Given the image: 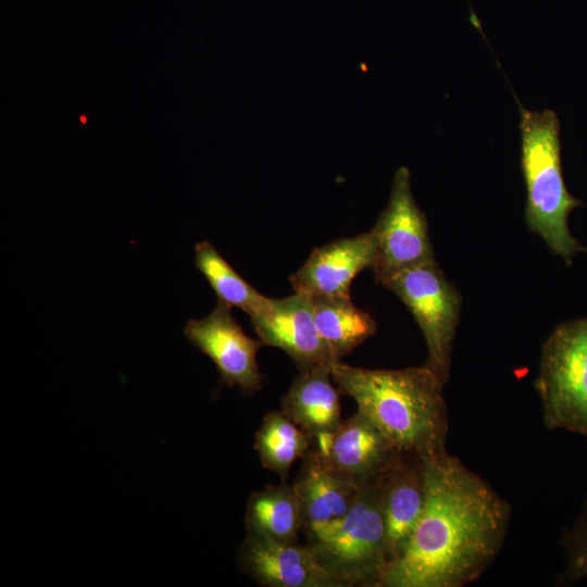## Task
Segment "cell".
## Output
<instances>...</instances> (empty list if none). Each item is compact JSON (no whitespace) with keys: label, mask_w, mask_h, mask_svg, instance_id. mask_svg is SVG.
<instances>
[{"label":"cell","mask_w":587,"mask_h":587,"mask_svg":"<svg viewBox=\"0 0 587 587\" xmlns=\"http://www.w3.org/2000/svg\"><path fill=\"white\" fill-rule=\"evenodd\" d=\"M423 462L425 507L382 587H462L504 542L511 507L488 483L449 453Z\"/></svg>","instance_id":"1"},{"label":"cell","mask_w":587,"mask_h":587,"mask_svg":"<svg viewBox=\"0 0 587 587\" xmlns=\"http://www.w3.org/2000/svg\"><path fill=\"white\" fill-rule=\"evenodd\" d=\"M332 377L341 395L351 397L399 451L423 461L448 453L445 384L425 364L401 370L355 367L340 360Z\"/></svg>","instance_id":"2"},{"label":"cell","mask_w":587,"mask_h":587,"mask_svg":"<svg viewBox=\"0 0 587 587\" xmlns=\"http://www.w3.org/2000/svg\"><path fill=\"white\" fill-rule=\"evenodd\" d=\"M521 112V170L526 186L528 228L569 265L584 247L567 226L570 213L580 205L566 189L561 167L560 122L551 110Z\"/></svg>","instance_id":"3"},{"label":"cell","mask_w":587,"mask_h":587,"mask_svg":"<svg viewBox=\"0 0 587 587\" xmlns=\"http://www.w3.org/2000/svg\"><path fill=\"white\" fill-rule=\"evenodd\" d=\"M379 480L363 485L341 519L307 535V546L341 587H382L388 558Z\"/></svg>","instance_id":"4"},{"label":"cell","mask_w":587,"mask_h":587,"mask_svg":"<svg viewBox=\"0 0 587 587\" xmlns=\"http://www.w3.org/2000/svg\"><path fill=\"white\" fill-rule=\"evenodd\" d=\"M535 388L548 429L587 436V317L560 324L547 338Z\"/></svg>","instance_id":"5"},{"label":"cell","mask_w":587,"mask_h":587,"mask_svg":"<svg viewBox=\"0 0 587 587\" xmlns=\"http://www.w3.org/2000/svg\"><path fill=\"white\" fill-rule=\"evenodd\" d=\"M382 286L398 296L414 316L427 347L424 364L446 384L460 320L461 295L435 260L404 270Z\"/></svg>","instance_id":"6"},{"label":"cell","mask_w":587,"mask_h":587,"mask_svg":"<svg viewBox=\"0 0 587 587\" xmlns=\"http://www.w3.org/2000/svg\"><path fill=\"white\" fill-rule=\"evenodd\" d=\"M370 233L375 242L371 270L377 284L435 260L427 218L413 198L410 171L405 166L396 171L389 202Z\"/></svg>","instance_id":"7"},{"label":"cell","mask_w":587,"mask_h":587,"mask_svg":"<svg viewBox=\"0 0 587 587\" xmlns=\"http://www.w3.org/2000/svg\"><path fill=\"white\" fill-rule=\"evenodd\" d=\"M184 335L212 360L221 380L228 387L238 386L247 395L262 388L257 353L264 344L245 334L233 317L229 305L217 301L209 315L188 321Z\"/></svg>","instance_id":"8"},{"label":"cell","mask_w":587,"mask_h":587,"mask_svg":"<svg viewBox=\"0 0 587 587\" xmlns=\"http://www.w3.org/2000/svg\"><path fill=\"white\" fill-rule=\"evenodd\" d=\"M251 322L260 340L285 351L300 372L338 361L316 327L311 298L307 295L295 292L285 298H268Z\"/></svg>","instance_id":"9"},{"label":"cell","mask_w":587,"mask_h":587,"mask_svg":"<svg viewBox=\"0 0 587 587\" xmlns=\"http://www.w3.org/2000/svg\"><path fill=\"white\" fill-rule=\"evenodd\" d=\"M379 491L389 567L405 549L425 507L423 460L398 451L380 476Z\"/></svg>","instance_id":"10"},{"label":"cell","mask_w":587,"mask_h":587,"mask_svg":"<svg viewBox=\"0 0 587 587\" xmlns=\"http://www.w3.org/2000/svg\"><path fill=\"white\" fill-rule=\"evenodd\" d=\"M238 563L258 585L264 587H341L299 542H283L247 535L238 551Z\"/></svg>","instance_id":"11"},{"label":"cell","mask_w":587,"mask_h":587,"mask_svg":"<svg viewBox=\"0 0 587 587\" xmlns=\"http://www.w3.org/2000/svg\"><path fill=\"white\" fill-rule=\"evenodd\" d=\"M312 449L360 486L378 479L399 451L359 411L334 430L313 437Z\"/></svg>","instance_id":"12"},{"label":"cell","mask_w":587,"mask_h":587,"mask_svg":"<svg viewBox=\"0 0 587 587\" xmlns=\"http://www.w3.org/2000/svg\"><path fill=\"white\" fill-rule=\"evenodd\" d=\"M375 242L371 233L340 238L314 249L290 276L295 292L314 296H350V285L365 268H372Z\"/></svg>","instance_id":"13"},{"label":"cell","mask_w":587,"mask_h":587,"mask_svg":"<svg viewBox=\"0 0 587 587\" xmlns=\"http://www.w3.org/2000/svg\"><path fill=\"white\" fill-rule=\"evenodd\" d=\"M302 460L292 485L301 505L302 530L309 535L346 515L362 486L313 449Z\"/></svg>","instance_id":"14"},{"label":"cell","mask_w":587,"mask_h":587,"mask_svg":"<svg viewBox=\"0 0 587 587\" xmlns=\"http://www.w3.org/2000/svg\"><path fill=\"white\" fill-rule=\"evenodd\" d=\"M332 365L302 371L282 400V411L312 438L334 430L342 421Z\"/></svg>","instance_id":"15"},{"label":"cell","mask_w":587,"mask_h":587,"mask_svg":"<svg viewBox=\"0 0 587 587\" xmlns=\"http://www.w3.org/2000/svg\"><path fill=\"white\" fill-rule=\"evenodd\" d=\"M249 535L283 542H298L303 529L300 501L294 485H267L253 492L247 503Z\"/></svg>","instance_id":"16"},{"label":"cell","mask_w":587,"mask_h":587,"mask_svg":"<svg viewBox=\"0 0 587 587\" xmlns=\"http://www.w3.org/2000/svg\"><path fill=\"white\" fill-rule=\"evenodd\" d=\"M310 298L316 327L337 360L375 334V320L355 307L350 296Z\"/></svg>","instance_id":"17"},{"label":"cell","mask_w":587,"mask_h":587,"mask_svg":"<svg viewBox=\"0 0 587 587\" xmlns=\"http://www.w3.org/2000/svg\"><path fill=\"white\" fill-rule=\"evenodd\" d=\"M253 446L263 467L276 473L284 482L291 465L312 449L313 438L282 410L271 411L263 417Z\"/></svg>","instance_id":"18"},{"label":"cell","mask_w":587,"mask_h":587,"mask_svg":"<svg viewBox=\"0 0 587 587\" xmlns=\"http://www.w3.org/2000/svg\"><path fill=\"white\" fill-rule=\"evenodd\" d=\"M195 264L215 292L217 301L239 308L250 317L267 304L268 297L248 284L209 241L195 246Z\"/></svg>","instance_id":"19"},{"label":"cell","mask_w":587,"mask_h":587,"mask_svg":"<svg viewBox=\"0 0 587 587\" xmlns=\"http://www.w3.org/2000/svg\"><path fill=\"white\" fill-rule=\"evenodd\" d=\"M569 570L574 578H587V505L577 524L563 538Z\"/></svg>","instance_id":"20"}]
</instances>
